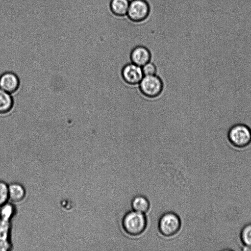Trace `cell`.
Segmentation results:
<instances>
[{
    "mask_svg": "<svg viewBox=\"0 0 251 251\" xmlns=\"http://www.w3.org/2000/svg\"><path fill=\"white\" fill-rule=\"evenodd\" d=\"M15 212L14 205L8 202L0 207V251H8L12 248L11 220Z\"/></svg>",
    "mask_w": 251,
    "mask_h": 251,
    "instance_id": "1",
    "label": "cell"
},
{
    "mask_svg": "<svg viewBox=\"0 0 251 251\" xmlns=\"http://www.w3.org/2000/svg\"><path fill=\"white\" fill-rule=\"evenodd\" d=\"M227 138L229 144L234 148H246L251 144V128L245 124L233 125L228 130Z\"/></svg>",
    "mask_w": 251,
    "mask_h": 251,
    "instance_id": "2",
    "label": "cell"
},
{
    "mask_svg": "<svg viewBox=\"0 0 251 251\" xmlns=\"http://www.w3.org/2000/svg\"><path fill=\"white\" fill-rule=\"evenodd\" d=\"M122 225L127 234L138 236L142 234L147 227V218L143 213L134 210L129 211L124 216Z\"/></svg>",
    "mask_w": 251,
    "mask_h": 251,
    "instance_id": "3",
    "label": "cell"
},
{
    "mask_svg": "<svg viewBox=\"0 0 251 251\" xmlns=\"http://www.w3.org/2000/svg\"><path fill=\"white\" fill-rule=\"evenodd\" d=\"M181 223L179 217L173 212H167L160 217L158 228L160 233L166 237H171L178 232Z\"/></svg>",
    "mask_w": 251,
    "mask_h": 251,
    "instance_id": "4",
    "label": "cell"
},
{
    "mask_svg": "<svg viewBox=\"0 0 251 251\" xmlns=\"http://www.w3.org/2000/svg\"><path fill=\"white\" fill-rule=\"evenodd\" d=\"M139 87L143 95L152 99L160 95L164 84L161 78L156 75H145L139 83Z\"/></svg>",
    "mask_w": 251,
    "mask_h": 251,
    "instance_id": "5",
    "label": "cell"
},
{
    "mask_svg": "<svg viewBox=\"0 0 251 251\" xmlns=\"http://www.w3.org/2000/svg\"><path fill=\"white\" fill-rule=\"evenodd\" d=\"M150 5L146 0H130L126 17L131 22L140 23L149 17Z\"/></svg>",
    "mask_w": 251,
    "mask_h": 251,
    "instance_id": "6",
    "label": "cell"
},
{
    "mask_svg": "<svg viewBox=\"0 0 251 251\" xmlns=\"http://www.w3.org/2000/svg\"><path fill=\"white\" fill-rule=\"evenodd\" d=\"M121 74L123 80L130 85L138 84L144 76L142 67L132 63L124 65Z\"/></svg>",
    "mask_w": 251,
    "mask_h": 251,
    "instance_id": "7",
    "label": "cell"
},
{
    "mask_svg": "<svg viewBox=\"0 0 251 251\" xmlns=\"http://www.w3.org/2000/svg\"><path fill=\"white\" fill-rule=\"evenodd\" d=\"M20 86L18 75L11 72H6L0 75V89L11 94L16 92Z\"/></svg>",
    "mask_w": 251,
    "mask_h": 251,
    "instance_id": "8",
    "label": "cell"
},
{
    "mask_svg": "<svg viewBox=\"0 0 251 251\" xmlns=\"http://www.w3.org/2000/svg\"><path fill=\"white\" fill-rule=\"evenodd\" d=\"M151 58L150 50L147 47L143 45L134 47L130 53L131 63L141 67L151 61Z\"/></svg>",
    "mask_w": 251,
    "mask_h": 251,
    "instance_id": "9",
    "label": "cell"
},
{
    "mask_svg": "<svg viewBox=\"0 0 251 251\" xmlns=\"http://www.w3.org/2000/svg\"><path fill=\"white\" fill-rule=\"evenodd\" d=\"M130 0H110L109 8L114 16L122 17L126 16Z\"/></svg>",
    "mask_w": 251,
    "mask_h": 251,
    "instance_id": "10",
    "label": "cell"
},
{
    "mask_svg": "<svg viewBox=\"0 0 251 251\" xmlns=\"http://www.w3.org/2000/svg\"><path fill=\"white\" fill-rule=\"evenodd\" d=\"M9 200L12 202L22 201L25 198L26 191L24 187L19 183H12L8 185Z\"/></svg>",
    "mask_w": 251,
    "mask_h": 251,
    "instance_id": "11",
    "label": "cell"
},
{
    "mask_svg": "<svg viewBox=\"0 0 251 251\" xmlns=\"http://www.w3.org/2000/svg\"><path fill=\"white\" fill-rule=\"evenodd\" d=\"M14 105V100L10 94L0 89V114L10 112Z\"/></svg>",
    "mask_w": 251,
    "mask_h": 251,
    "instance_id": "12",
    "label": "cell"
},
{
    "mask_svg": "<svg viewBox=\"0 0 251 251\" xmlns=\"http://www.w3.org/2000/svg\"><path fill=\"white\" fill-rule=\"evenodd\" d=\"M131 207L134 211L144 214L149 210L150 203L146 197L139 195L132 199Z\"/></svg>",
    "mask_w": 251,
    "mask_h": 251,
    "instance_id": "13",
    "label": "cell"
},
{
    "mask_svg": "<svg viewBox=\"0 0 251 251\" xmlns=\"http://www.w3.org/2000/svg\"><path fill=\"white\" fill-rule=\"evenodd\" d=\"M239 237L243 246L251 248V222L245 224L242 227Z\"/></svg>",
    "mask_w": 251,
    "mask_h": 251,
    "instance_id": "14",
    "label": "cell"
},
{
    "mask_svg": "<svg viewBox=\"0 0 251 251\" xmlns=\"http://www.w3.org/2000/svg\"><path fill=\"white\" fill-rule=\"evenodd\" d=\"M8 200V185L4 181L0 180V207L7 203Z\"/></svg>",
    "mask_w": 251,
    "mask_h": 251,
    "instance_id": "15",
    "label": "cell"
},
{
    "mask_svg": "<svg viewBox=\"0 0 251 251\" xmlns=\"http://www.w3.org/2000/svg\"><path fill=\"white\" fill-rule=\"evenodd\" d=\"M142 70L144 76L155 75L157 71L155 65L151 61L143 66Z\"/></svg>",
    "mask_w": 251,
    "mask_h": 251,
    "instance_id": "16",
    "label": "cell"
}]
</instances>
